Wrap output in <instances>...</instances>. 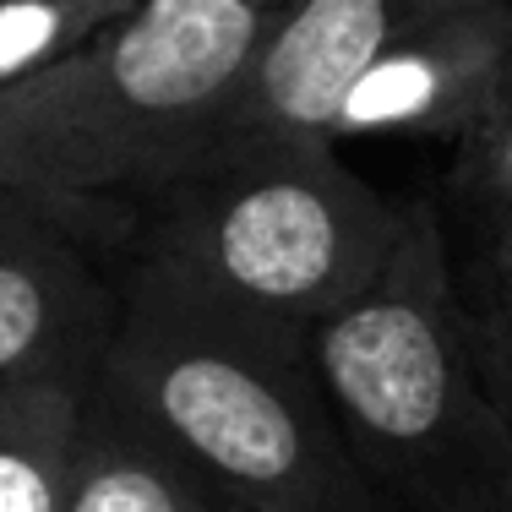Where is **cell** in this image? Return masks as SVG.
<instances>
[{
  "mask_svg": "<svg viewBox=\"0 0 512 512\" xmlns=\"http://www.w3.org/2000/svg\"><path fill=\"white\" fill-rule=\"evenodd\" d=\"M246 6H251V11H267V17H278V11H289L295 0H246Z\"/></svg>",
  "mask_w": 512,
  "mask_h": 512,
  "instance_id": "15",
  "label": "cell"
},
{
  "mask_svg": "<svg viewBox=\"0 0 512 512\" xmlns=\"http://www.w3.org/2000/svg\"><path fill=\"white\" fill-rule=\"evenodd\" d=\"M469 327H474V365H480V387L491 398V414L507 436L512 453V311L496 306H469Z\"/></svg>",
  "mask_w": 512,
  "mask_h": 512,
  "instance_id": "12",
  "label": "cell"
},
{
  "mask_svg": "<svg viewBox=\"0 0 512 512\" xmlns=\"http://www.w3.org/2000/svg\"><path fill=\"white\" fill-rule=\"evenodd\" d=\"M349 458L414 512H512V453L474 365V327L447 229L398 202L382 267L306 333Z\"/></svg>",
  "mask_w": 512,
  "mask_h": 512,
  "instance_id": "2",
  "label": "cell"
},
{
  "mask_svg": "<svg viewBox=\"0 0 512 512\" xmlns=\"http://www.w3.org/2000/svg\"><path fill=\"white\" fill-rule=\"evenodd\" d=\"M474 267H480V284H474V295L463 289V300H469V306L512 311V224L485 229V235H480V256H474Z\"/></svg>",
  "mask_w": 512,
  "mask_h": 512,
  "instance_id": "13",
  "label": "cell"
},
{
  "mask_svg": "<svg viewBox=\"0 0 512 512\" xmlns=\"http://www.w3.org/2000/svg\"><path fill=\"white\" fill-rule=\"evenodd\" d=\"M224 512H371V507H306V502H224Z\"/></svg>",
  "mask_w": 512,
  "mask_h": 512,
  "instance_id": "14",
  "label": "cell"
},
{
  "mask_svg": "<svg viewBox=\"0 0 512 512\" xmlns=\"http://www.w3.org/2000/svg\"><path fill=\"white\" fill-rule=\"evenodd\" d=\"M273 17L246 0H142L82 50L0 93V191L82 229L137 218L224 137Z\"/></svg>",
  "mask_w": 512,
  "mask_h": 512,
  "instance_id": "1",
  "label": "cell"
},
{
  "mask_svg": "<svg viewBox=\"0 0 512 512\" xmlns=\"http://www.w3.org/2000/svg\"><path fill=\"white\" fill-rule=\"evenodd\" d=\"M131 262L213 306L306 338L382 267L398 202L338 142L224 131L137 207Z\"/></svg>",
  "mask_w": 512,
  "mask_h": 512,
  "instance_id": "4",
  "label": "cell"
},
{
  "mask_svg": "<svg viewBox=\"0 0 512 512\" xmlns=\"http://www.w3.org/2000/svg\"><path fill=\"white\" fill-rule=\"evenodd\" d=\"M512 82V0H458L393 39L349 82L327 142L436 137L453 142Z\"/></svg>",
  "mask_w": 512,
  "mask_h": 512,
  "instance_id": "5",
  "label": "cell"
},
{
  "mask_svg": "<svg viewBox=\"0 0 512 512\" xmlns=\"http://www.w3.org/2000/svg\"><path fill=\"white\" fill-rule=\"evenodd\" d=\"M142 0H0V93L104 33Z\"/></svg>",
  "mask_w": 512,
  "mask_h": 512,
  "instance_id": "10",
  "label": "cell"
},
{
  "mask_svg": "<svg viewBox=\"0 0 512 512\" xmlns=\"http://www.w3.org/2000/svg\"><path fill=\"white\" fill-rule=\"evenodd\" d=\"M115 295L120 284H104L77 218L0 191V393L93 371Z\"/></svg>",
  "mask_w": 512,
  "mask_h": 512,
  "instance_id": "6",
  "label": "cell"
},
{
  "mask_svg": "<svg viewBox=\"0 0 512 512\" xmlns=\"http://www.w3.org/2000/svg\"><path fill=\"white\" fill-rule=\"evenodd\" d=\"M93 371H60L0 393V512H60L66 453Z\"/></svg>",
  "mask_w": 512,
  "mask_h": 512,
  "instance_id": "9",
  "label": "cell"
},
{
  "mask_svg": "<svg viewBox=\"0 0 512 512\" xmlns=\"http://www.w3.org/2000/svg\"><path fill=\"white\" fill-rule=\"evenodd\" d=\"M447 191H453L458 213L480 235L496 224H512V82L502 88V99L453 142Z\"/></svg>",
  "mask_w": 512,
  "mask_h": 512,
  "instance_id": "11",
  "label": "cell"
},
{
  "mask_svg": "<svg viewBox=\"0 0 512 512\" xmlns=\"http://www.w3.org/2000/svg\"><path fill=\"white\" fill-rule=\"evenodd\" d=\"M458 0H295L278 11L224 131L322 137L349 82L393 39Z\"/></svg>",
  "mask_w": 512,
  "mask_h": 512,
  "instance_id": "7",
  "label": "cell"
},
{
  "mask_svg": "<svg viewBox=\"0 0 512 512\" xmlns=\"http://www.w3.org/2000/svg\"><path fill=\"white\" fill-rule=\"evenodd\" d=\"M60 512H224V496L93 382L71 431Z\"/></svg>",
  "mask_w": 512,
  "mask_h": 512,
  "instance_id": "8",
  "label": "cell"
},
{
  "mask_svg": "<svg viewBox=\"0 0 512 512\" xmlns=\"http://www.w3.org/2000/svg\"><path fill=\"white\" fill-rule=\"evenodd\" d=\"M93 382L224 502L371 507L306 338L235 316L126 262Z\"/></svg>",
  "mask_w": 512,
  "mask_h": 512,
  "instance_id": "3",
  "label": "cell"
}]
</instances>
